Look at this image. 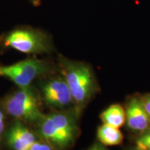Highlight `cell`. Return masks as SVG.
Returning <instances> with one entry per match:
<instances>
[{
	"mask_svg": "<svg viewBox=\"0 0 150 150\" xmlns=\"http://www.w3.org/2000/svg\"><path fill=\"white\" fill-rule=\"evenodd\" d=\"M0 45L27 54H46L54 52L50 34L42 29L21 26L10 30L0 36Z\"/></svg>",
	"mask_w": 150,
	"mask_h": 150,
	"instance_id": "cell-3",
	"label": "cell"
},
{
	"mask_svg": "<svg viewBox=\"0 0 150 150\" xmlns=\"http://www.w3.org/2000/svg\"><path fill=\"white\" fill-rule=\"evenodd\" d=\"M40 93L45 104L54 109H62L74 104L70 88L63 74L43 81L40 85Z\"/></svg>",
	"mask_w": 150,
	"mask_h": 150,
	"instance_id": "cell-6",
	"label": "cell"
},
{
	"mask_svg": "<svg viewBox=\"0 0 150 150\" xmlns=\"http://www.w3.org/2000/svg\"><path fill=\"white\" fill-rule=\"evenodd\" d=\"M36 135L23 122L16 120L6 131L3 142L8 150H27L38 140Z\"/></svg>",
	"mask_w": 150,
	"mask_h": 150,
	"instance_id": "cell-7",
	"label": "cell"
},
{
	"mask_svg": "<svg viewBox=\"0 0 150 150\" xmlns=\"http://www.w3.org/2000/svg\"><path fill=\"white\" fill-rule=\"evenodd\" d=\"M27 150H55L47 142L42 140H38Z\"/></svg>",
	"mask_w": 150,
	"mask_h": 150,
	"instance_id": "cell-13",
	"label": "cell"
},
{
	"mask_svg": "<svg viewBox=\"0 0 150 150\" xmlns=\"http://www.w3.org/2000/svg\"><path fill=\"white\" fill-rule=\"evenodd\" d=\"M38 124L37 135L55 150L72 147L78 135L76 117L70 112L54 111L45 115Z\"/></svg>",
	"mask_w": 150,
	"mask_h": 150,
	"instance_id": "cell-1",
	"label": "cell"
},
{
	"mask_svg": "<svg viewBox=\"0 0 150 150\" xmlns=\"http://www.w3.org/2000/svg\"><path fill=\"white\" fill-rule=\"evenodd\" d=\"M100 118L103 124L120 129L126 122L125 109L120 104H112L101 113Z\"/></svg>",
	"mask_w": 150,
	"mask_h": 150,
	"instance_id": "cell-9",
	"label": "cell"
},
{
	"mask_svg": "<svg viewBox=\"0 0 150 150\" xmlns=\"http://www.w3.org/2000/svg\"><path fill=\"white\" fill-rule=\"evenodd\" d=\"M126 122L129 129L137 132H144L150 126V115L145 109L141 97H133L125 108Z\"/></svg>",
	"mask_w": 150,
	"mask_h": 150,
	"instance_id": "cell-8",
	"label": "cell"
},
{
	"mask_svg": "<svg viewBox=\"0 0 150 150\" xmlns=\"http://www.w3.org/2000/svg\"><path fill=\"white\" fill-rule=\"evenodd\" d=\"M88 150H107V149H106L104 147H103L102 145H99V144H95V145H93Z\"/></svg>",
	"mask_w": 150,
	"mask_h": 150,
	"instance_id": "cell-15",
	"label": "cell"
},
{
	"mask_svg": "<svg viewBox=\"0 0 150 150\" xmlns=\"http://www.w3.org/2000/svg\"><path fill=\"white\" fill-rule=\"evenodd\" d=\"M141 99L146 110H147L148 114L150 115V94L145 95L144 97H141Z\"/></svg>",
	"mask_w": 150,
	"mask_h": 150,
	"instance_id": "cell-14",
	"label": "cell"
},
{
	"mask_svg": "<svg viewBox=\"0 0 150 150\" xmlns=\"http://www.w3.org/2000/svg\"><path fill=\"white\" fill-rule=\"evenodd\" d=\"M29 1L34 6H39L40 4V0H29Z\"/></svg>",
	"mask_w": 150,
	"mask_h": 150,
	"instance_id": "cell-16",
	"label": "cell"
},
{
	"mask_svg": "<svg viewBox=\"0 0 150 150\" xmlns=\"http://www.w3.org/2000/svg\"><path fill=\"white\" fill-rule=\"evenodd\" d=\"M97 138L104 146H115L122 143L123 135L118 128L103 124L97 129Z\"/></svg>",
	"mask_w": 150,
	"mask_h": 150,
	"instance_id": "cell-10",
	"label": "cell"
},
{
	"mask_svg": "<svg viewBox=\"0 0 150 150\" xmlns=\"http://www.w3.org/2000/svg\"><path fill=\"white\" fill-rule=\"evenodd\" d=\"M61 73L72 95L75 109L79 112L97 91V83L91 67L83 62L71 61L59 56Z\"/></svg>",
	"mask_w": 150,
	"mask_h": 150,
	"instance_id": "cell-2",
	"label": "cell"
},
{
	"mask_svg": "<svg viewBox=\"0 0 150 150\" xmlns=\"http://www.w3.org/2000/svg\"><path fill=\"white\" fill-rule=\"evenodd\" d=\"M51 70V63L47 60L28 58L13 64L0 65V77L8 79L19 88H27Z\"/></svg>",
	"mask_w": 150,
	"mask_h": 150,
	"instance_id": "cell-5",
	"label": "cell"
},
{
	"mask_svg": "<svg viewBox=\"0 0 150 150\" xmlns=\"http://www.w3.org/2000/svg\"><path fill=\"white\" fill-rule=\"evenodd\" d=\"M6 112L1 106H0V147L3 143L4 137L5 134L6 128Z\"/></svg>",
	"mask_w": 150,
	"mask_h": 150,
	"instance_id": "cell-12",
	"label": "cell"
},
{
	"mask_svg": "<svg viewBox=\"0 0 150 150\" xmlns=\"http://www.w3.org/2000/svg\"><path fill=\"white\" fill-rule=\"evenodd\" d=\"M1 107L6 113L23 122L37 124L45 115L39 97L31 86L19 88L7 95Z\"/></svg>",
	"mask_w": 150,
	"mask_h": 150,
	"instance_id": "cell-4",
	"label": "cell"
},
{
	"mask_svg": "<svg viewBox=\"0 0 150 150\" xmlns=\"http://www.w3.org/2000/svg\"><path fill=\"white\" fill-rule=\"evenodd\" d=\"M136 147L138 150H150V130L147 129L137 138Z\"/></svg>",
	"mask_w": 150,
	"mask_h": 150,
	"instance_id": "cell-11",
	"label": "cell"
}]
</instances>
